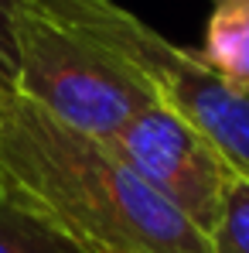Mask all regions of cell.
<instances>
[{
  "instance_id": "cell-7",
  "label": "cell",
  "mask_w": 249,
  "mask_h": 253,
  "mask_svg": "<svg viewBox=\"0 0 249 253\" xmlns=\"http://www.w3.org/2000/svg\"><path fill=\"white\" fill-rule=\"evenodd\" d=\"M212 253H249V178L236 174L225 185L218 219L208 233Z\"/></svg>"
},
{
  "instance_id": "cell-2",
  "label": "cell",
  "mask_w": 249,
  "mask_h": 253,
  "mask_svg": "<svg viewBox=\"0 0 249 253\" xmlns=\"http://www.w3.org/2000/svg\"><path fill=\"white\" fill-rule=\"evenodd\" d=\"M21 14L48 17L96 44L143 85L157 106L191 124L236 174L249 178V89L218 79L198 51L178 48L116 0H24Z\"/></svg>"
},
{
  "instance_id": "cell-6",
  "label": "cell",
  "mask_w": 249,
  "mask_h": 253,
  "mask_svg": "<svg viewBox=\"0 0 249 253\" xmlns=\"http://www.w3.org/2000/svg\"><path fill=\"white\" fill-rule=\"evenodd\" d=\"M0 253H79L0 192Z\"/></svg>"
},
{
  "instance_id": "cell-8",
  "label": "cell",
  "mask_w": 249,
  "mask_h": 253,
  "mask_svg": "<svg viewBox=\"0 0 249 253\" xmlns=\"http://www.w3.org/2000/svg\"><path fill=\"white\" fill-rule=\"evenodd\" d=\"M24 10V0H0V58L14 69V24Z\"/></svg>"
},
{
  "instance_id": "cell-4",
  "label": "cell",
  "mask_w": 249,
  "mask_h": 253,
  "mask_svg": "<svg viewBox=\"0 0 249 253\" xmlns=\"http://www.w3.org/2000/svg\"><path fill=\"white\" fill-rule=\"evenodd\" d=\"M106 144L198 233H212L225 185L232 178L229 161L212 140L154 103Z\"/></svg>"
},
{
  "instance_id": "cell-3",
  "label": "cell",
  "mask_w": 249,
  "mask_h": 253,
  "mask_svg": "<svg viewBox=\"0 0 249 253\" xmlns=\"http://www.w3.org/2000/svg\"><path fill=\"white\" fill-rule=\"evenodd\" d=\"M14 89L89 137L113 140L154 96L123 65L69 28L21 14L14 24Z\"/></svg>"
},
{
  "instance_id": "cell-9",
  "label": "cell",
  "mask_w": 249,
  "mask_h": 253,
  "mask_svg": "<svg viewBox=\"0 0 249 253\" xmlns=\"http://www.w3.org/2000/svg\"><path fill=\"white\" fill-rule=\"evenodd\" d=\"M14 89V69L0 58V92H10Z\"/></svg>"
},
{
  "instance_id": "cell-5",
  "label": "cell",
  "mask_w": 249,
  "mask_h": 253,
  "mask_svg": "<svg viewBox=\"0 0 249 253\" xmlns=\"http://www.w3.org/2000/svg\"><path fill=\"white\" fill-rule=\"evenodd\" d=\"M202 62L236 89H249V0H212Z\"/></svg>"
},
{
  "instance_id": "cell-1",
  "label": "cell",
  "mask_w": 249,
  "mask_h": 253,
  "mask_svg": "<svg viewBox=\"0 0 249 253\" xmlns=\"http://www.w3.org/2000/svg\"><path fill=\"white\" fill-rule=\"evenodd\" d=\"M0 192L79 253H212L174 206L99 137L0 92Z\"/></svg>"
}]
</instances>
